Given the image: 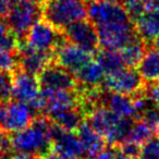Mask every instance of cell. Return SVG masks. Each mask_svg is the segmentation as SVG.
Listing matches in <instances>:
<instances>
[{
	"instance_id": "d4e9b609",
	"label": "cell",
	"mask_w": 159,
	"mask_h": 159,
	"mask_svg": "<svg viewBox=\"0 0 159 159\" xmlns=\"http://www.w3.org/2000/svg\"><path fill=\"white\" fill-rule=\"evenodd\" d=\"M155 134H157L156 131L152 130L144 121H142V120H135L126 141L134 142V143H137L139 145H143L146 141H148Z\"/></svg>"
},
{
	"instance_id": "44dd1931",
	"label": "cell",
	"mask_w": 159,
	"mask_h": 159,
	"mask_svg": "<svg viewBox=\"0 0 159 159\" xmlns=\"http://www.w3.org/2000/svg\"><path fill=\"white\" fill-rule=\"evenodd\" d=\"M137 71L145 83L159 82V50L147 46Z\"/></svg>"
},
{
	"instance_id": "2e32d148",
	"label": "cell",
	"mask_w": 159,
	"mask_h": 159,
	"mask_svg": "<svg viewBox=\"0 0 159 159\" xmlns=\"http://www.w3.org/2000/svg\"><path fill=\"white\" fill-rule=\"evenodd\" d=\"M18 52L20 70L35 76H37L46 66L53 62V52L33 50L23 43H19Z\"/></svg>"
},
{
	"instance_id": "8fae6325",
	"label": "cell",
	"mask_w": 159,
	"mask_h": 159,
	"mask_svg": "<svg viewBox=\"0 0 159 159\" xmlns=\"http://www.w3.org/2000/svg\"><path fill=\"white\" fill-rule=\"evenodd\" d=\"M40 91H75L77 82L74 74L59 64L50 63L37 75Z\"/></svg>"
},
{
	"instance_id": "836d02e7",
	"label": "cell",
	"mask_w": 159,
	"mask_h": 159,
	"mask_svg": "<svg viewBox=\"0 0 159 159\" xmlns=\"http://www.w3.org/2000/svg\"><path fill=\"white\" fill-rule=\"evenodd\" d=\"M13 5V0H0V18L5 19Z\"/></svg>"
},
{
	"instance_id": "8992f818",
	"label": "cell",
	"mask_w": 159,
	"mask_h": 159,
	"mask_svg": "<svg viewBox=\"0 0 159 159\" xmlns=\"http://www.w3.org/2000/svg\"><path fill=\"white\" fill-rule=\"evenodd\" d=\"M35 119L33 110L27 104L11 100L0 104V130L12 134L30 126Z\"/></svg>"
},
{
	"instance_id": "e0dca14e",
	"label": "cell",
	"mask_w": 159,
	"mask_h": 159,
	"mask_svg": "<svg viewBox=\"0 0 159 159\" xmlns=\"http://www.w3.org/2000/svg\"><path fill=\"white\" fill-rule=\"evenodd\" d=\"M76 134L86 158H95L109 146L105 137L94 131L92 126L86 122V120L80 126Z\"/></svg>"
},
{
	"instance_id": "ab89813d",
	"label": "cell",
	"mask_w": 159,
	"mask_h": 159,
	"mask_svg": "<svg viewBox=\"0 0 159 159\" xmlns=\"http://www.w3.org/2000/svg\"><path fill=\"white\" fill-rule=\"evenodd\" d=\"M36 1H37L38 3H40V5H43V3H45L47 1V0H36Z\"/></svg>"
},
{
	"instance_id": "cb8c5ba5",
	"label": "cell",
	"mask_w": 159,
	"mask_h": 159,
	"mask_svg": "<svg viewBox=\"0 0 159 159\" xmlns=\"http://www.w3.org/2000/svg\"><path fill=\"white\" fill-rule=\"evenodd\" d=\"M147 49V44L142 38L133 42L132 44L128 45L123 49L120 50V55L126 68H137L141 62L144 53Z\"/></svg>"
},
{
	"instance_id": "5bb4252c",
	"label": "cell",
	"mask_w": 159,
	"mask_h": 159,
	"mask_svg": "<svg viewBox=\"0 0 159 159\" xmlns=\"http://www.w3.org/2000/svg\"><path fill=\"white\" fill-rule=\"evenodd\" d=\"M46 99L45 116L51 118L64 110L81 107L82 98L77 89L75 91H40Z\"/></svg>"
},
{
	"instance_id": "f1b7e54d",
	"label": "cell",
	"mask_w": 159,
	"mask_h": 159,
	"mask_svg": "<svg viewBox=\"0 0 159 159\" xmlns=\"http://www.w3.org/2000/svg\"><path fill=\"white\" fill-rule=\"evenodd\" d=\"M121 6L124 8L130 20L133 23L136 22L147 11V8L143 2V0H123Z\"/></svg>"
},
{
	"instance_id": "83f0119b",
	"label": "cell",
	"mask_w": 159,
	"mask_h": 159,
	"mask_svg": "<svg viewBox=\"0 0 159 159\" xmlns=\"http://www.w3.org/2000/svg\"><path fill=\"white\" fill-rule=\"evenodd\" d=\"M20 70L19 64V52L0 49V71L16 72Z\"/></svg>"
},
{
	"instance_id": "ffe728a7",
	"label": "cell",
	"mask_w": 159,
	"mask_h": 159,
	"mask_svg": "<svg viewBox=\"0 0 159 159\" xmlns=\"http://www.w3.org/2000/svg\"><path fill=\"white\" fill-rule=\"evenodd\" d=\"M134 25L139 36L149 46L159 36V10H147Z\"/></svg>"
},
{
	"instance_id": "e575fe53",
	"label": "cell",
	"mask_w": 159,
	"mask_h": 159,
	"mask_svg": "<svg viewBox=\"0 0 159 159\" xmlns=\"http://www.w3.org/2000/svg\"><path fill=\"white\" fill-rule=\"evenodd\" d=\"M11 159H44L43 157L37 156V155H32V154H21V152H16L13 155Z\"/></svg>"
},
{
	"instance_id": "3957f363",
	"label": "cell",
	"mask_w": 159,
	"mask_h": 159,
	"mask_svg": "<svg viewBox=\"0 0 159 159\" xmlns=\"http://www.w3.org/2000/svg\"><path fill=\"white\" fill-rule=\"evenodd\" d=\"M42 20V5L36 0H18L5 18L10 31L22 40L35 23Z\"/></svg>"
},
{
	"instance_id": "6da1fadb",
	"label": "cell",
	"mask_w": 159,
	"mask_h": 159,
	"mask_svg": "<svg viewBox=\"0 0 159 159\" xmlns=\"http://www.w3.org/2000/svg\"><path fill=\"white\" fill-rule=\"evenodd\" d=\"M52 121L47 116H37L24 130L11 134L14 152L37 155L43 158L52 152Z\"/></svg>"
},
{
	"instance_id": "d6a6232c",
	"label": "cell",
	"mask_w": 159,
	"mask_h": 159,
	"mask_svg": "<svg viewBox=\"0 0 159 159\" xmlns=\"http://www.w3.org/2000/svg\"><path fill=\"white\" fill-rule=\"evenodd\" d=\"M144 93L159 106V82L146 83L145 89H144Z\"/></svg>"
},
{
	"instance_id": "f35d334b",
	"label": "cell",
	"mask_w": 159,
	"mask_h": 159,
	"mask_svg": "<svg viewBox=\"0 0 159 159\" xmlns=\"http://www.w3.org/2000/svg\"><path fill=\"white\" fill-rule=\"evenodd\" d=\"M150 47H152V48L157 49V50H159V36L156 38V39L152 40V43L150 44Z\"/></svg>"
},
{
	"instance_id": "52a82bcc",
	"label": "cell",
	"mask_w": 159,
	"mask_h": 159,
	"mask_svg": "<svg viewBox=\"0 0 159 159\" xmlns=\"http://www.w3.org/2000/svg\"><path fill=\"white\" fill-rule=\"evenodd\" d=\"M66 40L95 56L100 50V43L96 25L89 18L77 21L63 31Z\"/></svg>"
},
{
	"instance_id": "7402d4cb",
	"label": "cell",
	"mask_w": 159,
	"mask_h": 159,
	"mask_svg": "<svg viewBox=\"0 0 159 159\" xmlns=\"http://www.w3.org/2000/svg\"><path fill=\"white\" fill-rule=\"evenodd\" d=\"M49 119L62 130L76 133L80 126L85 122L86 116L81 107H75L62 111Z\"/></svg>"
},
{
	"instance_id": "ba28073f",
	"label": "cell",
	"mask_w": 159,
	"mask_h": 159,
	"mask_svg": "<svg viewBox=\"0 0 159 159\" xmlns=\"http://www.w3.org/2000/svg\"><path fill=\"white\" fill-rule=\"evenodd\" d=\"M146 83L142 79L137 69L123 68L106 76L104 89L112 93L135 96L145 87Z\"/></svg>"
},
{
	"instance_id": "d6986e66",
	"label": "cell",
	"mask_w": 159,
	"mask_h": 159,
	"mask_svg": "<svg viewBox=\"0 0 159 159\" xmlns=\"http://www.w3.org/2000/svg\"><path fill=\"white\" fill-rule=\"evenodd\" d=\"M102 106L107 107L122 118H132L136 120V109L132 96L112 93L105 89L102 96Z\"/></svg>"
},
{
	"instance_id": "4316f807",
	"label": "cell",
	"mask_w": 159,
	"mask_h": 159,
	"mask_svg": "<svg viewBox=\"0 0 159 159\" xmlns=\"http://www.w3.org/2000/svg\"><path fill=\"white\" fill-rule=\"evenodd\" d=\"M13 93V73L0 71V104L12 100Z\"/></svg>"
},
{
	"instance_id": "4dcf8cb0",
	"label": "cell",
	"mask_w": 159,
	"mask_h": 159,
	"mask_svg": "<svg viewBox=\"0 0 159 159\" xmlns=\"http://www.w3.org/2000/svg\"><path fill=\"white\" fill-rule=\"evenodd\" d=\"M139 120L144 121L147 125H149L152 130H155L157 132V129H158V126H159V106L158 105L154 104L150 107H148L143 112V115L141 116Z\"/></svg>"
},
{
	"instance_id": "74e56055",
	"label": "cell",
	"mask_w": 159,
	"mask_h": 159,
	"mask_svg": "<svg viewBox=\"0 0 159 159\" xmlns=\"http://www.w3.org/2000/svg\"><path fill=\"white\" fill-rule=\"evenodd\" d=\"M44 159H79V158H71V157H64L61 156V155H58L56 152H50L48 156H46Z\"/></svg>"
},
{
	"instance_id": "1f68e13d",
	"label": "cell",
	"mask_w": 159,
	"mask_h": 159,
	"mask_svg": "<svg viewBox=\"0 0 159 159\" xmlns=\"http://www.w3.org/2000/svg\"><path fill=\"white\" fill-rule=\"evenodd\" d=\"M118 148L120 149V152H122V155H124L125 157H130V158H139V154H141V148L142 145L134 142H129L125 141L121 144H118Z\"/></svg>"
},
{
	"instance_id": "603a6c76",
	"label": "cell",
	"mask_w": 159,
	"mask_h": 159,
	"mask_svg": "<svg viewBox=\"0 0 159 159\" xmlns=\"http://www.w3.org/2000/svg\"><path fill=\"white\" fill-rule=\"evenodd\" d=\"M95 56L96 61L100 64L106 76L109 74H112V73L117 72V71L121 70L123 68H126L124 66L121 55H120V51L100 49Z\"/></svg>"
},
{
	"instance_id": "9a60e30c",
	"label": "cell",
	"mask_w": 159,
	"mask_h": 159,
	"mask_svg": "<svg viewBox=\"0 0 159 159\" xmlns=\"http://www.w3.org/2000/svg\"><path fill=\"white\" fill-rule=\"evenodd\" d=\"M40 95V86L37 76L22 70L13 73L12 100L30 105Z\"/></svg>"
},
{
	"instance_id": "5b68a950",
	"label": "cell",
	"mask_w": 159,
	"mask_h": 159,
	"mask_svg": "<svg viewBox=\"0 0 159 159\" xmlns=\"http://www.w3.org/2000/svg\"><path fill=\"white\" fill-rule=\"evenodd\" d=\"M97 31L100 47L107 50L120 51L128 45L141 38L132 21L98 26Z\"/></svg>"
},
{
	"instance_id": "f546056e",
	"label": "cell",
	"mask_w": 159,
	"mask_h": 159,
	"mask_svg": "<svg viewBox=\"0 0 159 159\" xmlns=\"http://www.w3.org/2000/svg\"><path fill=\"white\" fill-rule=\"evenodd\" d=\"M139 159H159V134H155L142 145Z\"/></svg>"
},
{
	"instance_id": "484cf974",
	"label": "cell",
	"mask_w": 159,
	"mask_h": 159,
	"mask_svg": "<svg viewBox=\"0 0 159 159\" xmlns=\"http://www.w3.org/2000/svg\"><path fill=\"white\" fill-rule=\"evenodd\" d=\"M19 39L8 27L5 19L0 18V49L18 51Z\"/></svg>"
},
{
	"instance_id": "60d3db41",
	"label": "cell",
	"mask_w": 159,
	"mask_h": 159,
	"mask_svg": "<svg viewBox=\"0 0 159 159\" xmlns=\"http://www.w3.org/2000/svg\"><path fill=\"white\" fill-rule=\"evenodd\" d=\"M157 134H159V126H158V129H157Z\"/></svg>"
},
{
	"instance_id": "ac0fdd59",
	"label": "cell",
	"mask_w": 159,
	"mask_h": 159,
	"mask_svg": "<svg viewBox=\"0 0 159 159\" xmlns=\"http://www.w3.org/2000/svg\"><path fill=\"white\" fill-rule=\"evenodd\" d=\"M77 82L76 89H97L104 86L106 74L96 60H91L74 74Z\"/></svg>"
},
{
	"instance_id": "7a4b0ae2",
	"label": "cell",
	"mask_w": 159,
	"mask_h": 159,
	"mask_svg": "<svg viewBox=\"0 0 159 159\" xmlns=\"http://www.w3.org/2000/svg\"><path fill=\"white\" fill-rule=\"evenodd\" d=\"M42 19L63 32L71 24L87 19L86 0H47L42 5Z\"/></svg>"
},
{
	"instance_id": "277c9868",
	"label": "cell",
	"mask_w": 159,
	"mask_h": 159,
	"mask_svg": "<svg viewBox=\"0 0 159 159\" xmlns=\"http://www.w3.org/2000/svg\"><path fill=\"white\" fill-rule=\"evenodd\" d=\"M66 42L68 40L63 32L58 31L43 19L33 25L24 39L19 40L29 48L42 52H55Z\"/></svg>"
},
{
	"instance_id": "4fadbf2b",
	"label": "cell",
	"mask_w": 159,
	"mask_h": 159,
	"mask_svg": "<svg viewBox=\"0 0 159 159\" xmlns=\"http://www.w3.org/2000/svg\"><path fill=\"white\" fill-rule=\"evenodd\" d=\"M51 139L52 152L56 154L71 158H86L76 133L64 131L53 123L51 128Z\"/></svg>"
},
{
	"instance_id": "d590c367",
	"label": "cell",
	"mask_w": 159,
	"mask_h": 159,
	"mask_svg": "<svg viewBox=\"0 0 159 159\" xmlns=\"http://www.w3.org/2000/svg\"><path fill=\"white\" fill-rule=\"evenodd\" d=\"M147 10H159V0H143Z\"/></svg>"
},
{
	"instance_id": "b9f144b4",
	"label": "cell",
	"mask_w": 159,
	"mask_h": 159,
	"mask_svg": "<svg viewBox=\"0 0 159 159\" xmlns=\"http://www.w3.org/2000/svg\"><path fill=\"white\" fill-rule=\"evenodd\" d=\"M16 1H18V0H13V3H14V2H16Z\"/></svg>"
},
{
	"instance_id": "7c38bea8",
	"label": "cell",
	"mask_w": 159,
	"mask_h": 159,
	"mask_svg": "<svg viewBox=\"0 0 159 159\" xmlns=\"http://www.w3.org/2000/svg\"><path fill=\"white\" fill-rule=\"evenodd\" d=\"M93 60V55L70 42H66L53 52V62L75 74Z\"/></svg>"
},
{
	"instance_id": "9c48e42d",
	"label": "cell",
	"mask_w": 159,
	"mask_h": 159,
	"mask_svg": "<svg viewBox=\"0 0 159 159\" xmlns=\"http://www.w3.org/2000/svg\"><path fill=\"white\" fill-rule=\"evenodd\" d=\"M87 18L96 25V27L131 21L121 5L107 0L87 1Z\"/></svg>"
},
{
	"instance_id": "8d00e7d4",
	"label": "cell",
	"mask_w": 159,
	"mask_h": 159,
	"mask_svg": "<svg viewBox=\"0 0 159 159\" xmlns=\"http://www.w3.org/2000/svg\"><path fill=\"white\" fill-rule=\"evenodd\" d=\"M115 152V159H139V158H130V157H125L124 155H122V152H120V149L118 148V146L116 145H111Z\"/></svg>"
},
{
	"instance_id": "30bf717a",
	"label": "cell",
	"mask_w": 159,
	"mask_h": 159,
	"mask_svg": "<svg viewBox=\"0 0 159 159\" xmlns=\"http://www.w3.org/2000/svg\"><path fill=\"white\" fill-rule=\"evenodd\" d=\"M122 117L110 109L98 106L86 116V122L94 131L100 134L107 141L109 146L117 144V134Z\"/></svg>"
}]
</instances>
